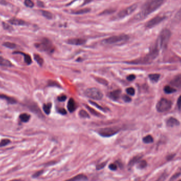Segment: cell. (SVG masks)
<instances>
[{"label":"cell","mask_w":181,"mask_h":181,"mask_svg":"<svg viewBox=\"0 0 181 181\" xmlns=\"http://www.w3.org/2000/svg\"><path fill=\"white\" fill-rule=\"evenodd\" d=\"M164 3V1L162 0H151L147 1L142 6L138 13L134 16V20L137 21L143 20L148 15L157 10Z\"/></svg>","instance_id":"1"},{"label":"cell","mask_w":181,"mask_h":181,"mask_svg":"<svg viewBox=\"0 0 181 181\" xmlns=\"http://www.w3.org/2000/svg\"><path fill=\"white\" fill-rule=\"evenodd\" d=\"M160 48L156 44L154 47L151 49V51L145 57H141L139 59L134 60L130 61L125 62L126 63L134 65H146L151 63L157 57L160 52Z\"/></svg>","instance_id":"2"},{"label":"cell","mask_w":181,"mask_h":181,"mask_svg":"<svg viewBox=\"0 0 181 181\" xmlns=\"http://www.w3.org/2000/svg\"><path fill=\"white\" fill-rule=\"evenodd\" d=\"M171 36V33L167 29H164L160 32L156 43L160 49H164L166 47Z\"/></svg>","instance_id":"3"},{"label":"cell","mask_w":181,"mask_h":181,"mask_svg":"<svg viewBox=\"0 0 181 181\" xmlns=\"http://www.w3.org/2000/svg\"><path fill=\"white\" fill-rule=\"evenodd\" d=\"M128 39L129 37L127 35H119L106 38L102 41V43L105 45H120L122 43L126 42Z\"/></svg>","instance_id":"4"},{"label":"cell","mask_w":181,"mask_h":181,"mask_svg":"<svg viewBox=\"0 0 181 181\" xmlns=\"http://www.w3.org/2000/svg\"><path fill=\"white\" fill-rule=\"evenodd\" d=\"M120 131V127H105L100 129L97 131L99 135L101 136L107 138L113 136L117 134Z\"/></svg>","instance_id":"5"},{"label":"cell","mask_w":181,"mask_h":181,"mask_svg":"<svg viewBox=\"0 0 181 181\" xmlns=\"http://www.w3.org/2000/svg\"><path fill=\"white\" fill-rule=\"evenodd\" d=\"M35 46L42 52H52L54 51L52 42L47 38L43 39L40 42L36 43Z\"/></svg>","instance_id":"6"},{"label":"cell","mask_w":181,"mask_h":181,"mask_svg":"<svg viewBox=\"0 0 181 181\" xmlns=\"http://www.w3.org/2000/svg\"><path fill=\"white\" fill-rule=\"evenodd\" d=\"M172 103L171 101L166 98L160 99L156 105V109L158 112L163 113L169 111L171 108Z\"/></svg>","instance_id":"7"},{"label":"cell","mask_w":181,"mask_h":181,"mask_svg":"<svg viewBox=\"0 0 181 181\" xmlns=\"http://www.w3.org/2000/svg\"><path fill=\"white\" fill-rule=\"evenodd\" d=\"M87 97L94 100H101L103 98L102 92L96 88H88L84 92Z\"/></svg>","instance_id":"8"},{"label":"cell","mask_w":181,"mask_h":181,"mask_svg":"<svg viewBox=\"0 0 181 181\" xmlns=\"http://www.w3.org/2000/svg\"><path fill=\"white\" fill-rule=\"evenodd\" d=\"M137 7H138L137 4L132 5L129 7L120 11V12L118 13L117 16L119 19H122V18H125L128 16H129L132 14V13L134 12Z\"/></svg>","instance_id":"9"},{"label":"cell","mask_w":181,"mask_h":181,"mask_svg":"<svg viewBox=\"0 0 181 181\" xmlns=\"http://www.w3.org/2000/svg\"><path fill=\"white\" fill-rule=\"evenodd\" d=\"M166 18V16H157L153 19H151L148 21L145 27L147 28H151L154 27L155 26H157L158 24H160L162 21H164Z\"/></svg>","instance_id":"10"},{"label":"cell","mask_w":181,"mask_h":181,"mask_svg":"<svg viewBox=\"0 0 181 181\" xmlns=\"http://www.w3.org/2000/svg\"><path fill=\"white\" fill-rule=\"evenodd\" d=\"M27 107L32 112L35 113V114L38 116L39 118H44V115L42 114L41 111L40 110V108L38 107L37 104L34 103V102H29L28 101L27 105Z\"/></svg>","instance_id":"11"},{"label":"cell","mask_w":181,"mask_h":181,"mask_svg":"<svg viewBox=\"0 0 181 181\" xmlns=\"http://www.w3.org/2000/svg\"><path fill=\"white\" fill-rule=\"evenodd\" d=\"M86 40L84 38H71L68 39V40L66 41V42L72 45H82L85 44L86 43Z\"/></svg>","instance_id":"12"},{"label":"cell","mask_w":181,"mask_h":181,"mask_svg":"<svg viewBox=\"0 0 181 181\" xmlns=\"http://www.w3.org/2000/svg\"><path fill=\"white\" fill-rule=\"evenodd\" d=\"M171 85L177 88H181V74L176 75L171 81Z\"/></svg>","instance_id":"13"},{"label":"cell","mask_w":181,"mask_h":181,"mask_svg":"<svg viewBox=\"0 0 181 181\" xmlns=\"http://www.w3.org/2000/svg\"><path fill=\"white\" fill-rule=\"evenodd\" d=\"M166 125L167 127H177L180 125V122L175 118H170L166 121Z\"/></svg>","instance_id":"14"},{"label":"cell","mask_w":181,"mask_h":181,"mask_svg":"<svg viewBox=\"0 0 181 181\" xmlns=\"http://www.w3.org/2000/svg\"><path fill=\"white\" fill-rule=\"evenodd\" d=\"M10 24L13 25H16V26H22L26 25V21H24L22 19H18V18H11L9 20Z\"/></svg>","instance_id":"15"},{"label":"cell","mask_w":181,"mask_h":181,"mask_svg":"<svg viewBox=\"0 0 181 181\" xmlns=\"http://www.w3.org/2000/svg\"><path fill=\"white\" fill-rule=\"evenodd\" d=\"M121 92V91L120 90H115L114 91L110 92L109 95V96L113 101H117L120 98Z\"/></svg>","instance_id":"16"},{"label":"cell","mask_w":181,"mask_h":181,"mask_svg":"<svg viewBox=\"0 0 181 181\" xmlns=\"http://www.w3.org/2000/svg\"><path fill=\"white\" fill-rule=\"evenodd\" d=\"M87 180V177L85 175L81 174L65 181H86Z\"/></svg>","instance_id":"17"},{"label":"cell","mask_w":181,"mask_h":181,"mask_svg":"<svg viewBox=\"0 0 181 181\" xmlns=\"http://www.w3.org/2000/svg\"><path fill=\"white\" fill-rule=\"evenodd\" d=\"M0 99H4L7 101V103L10 104H15L17 103V101L16 99L11 97L8 96L6 95L0 94Z\"/></svg>","instance_id":"18"},{"label":"cell","mask_w":181,"mask_h":181,"mask_svg":"<svg viewBox=\"0 0 181 181\" xmlns=\"http://www.w3.org/2000/svg\"><path fill=\"white\" fill-rule=\"evenodd\" d=\"M67 108L70 113H72L75 111L76 108V104L73 99L71 98L68 101L67 104Z\"/></svg>","instance_id":"19"},{"label":"cell","mask_w":181,"mask_h":181,"mask_svg":"<svg viewBox=\"0 0 181 181\" xmlns=\"http://www.w3.org/2000/svg\"><path fill=\"white\" fill-rule=\"evenodd\" d=\"M13 54H20L22 55L23 57H24V62L28 65H30L32 63V59H31L30 55L24 53L23 52H13Z\"/></svg>","instance_id":"20"},{"label":"cell","mask_w":181,"mask_h":181,"mask_svg":"<svg viewBox=\"0 0 181 181\" xmlns=\"http://www.w3.org/2000/svg\"><path fill=\"white\" fill-rule=\"evenodd\" d=\"M0 66L11 67L13 65H12V63L7 59H5L2 57H0Z\"/></svg>","instance_id":"21"},{"label":"cell","mask_w":181,"mask_h":181,"mask_svg":"<svg viewBox=\"0 0 181 181\" xmlns=\"http://www.w3.org/2000/svg\"><path fill=\"white\" fill-rule=\"evenodd\" d=\"M91 11V9L89 8H85L83 9L78 10H76V11H71L70 13L73 14H76V15H79V14H83L87 13Z\"/></svg>","instance_id":"22"},{"label":"cell","mask_w":181,"mask_h":181,"mask_svg":"<svg viewBox=\"0 0 181 181\" xmlns=\"http://www.w3.org/2000/svg\"><path fill=\"white\" fill-rule=\"evenodd\" d=\"M30 115L27 113H22L19 116V119L22 122H28L30 119Z\"/></svg>","instance_id":"23"},{"label":"cell","mask_w":181,"mask_h":181,"mask_svg":"<svg viewBox=\"0 0 181 181\" xmlns=\"http://www.w3.org/2000/svg\"><path fill=\"white\" fill-rule=\"evenodd\" d=\"M142 156L140 155H137L134 156V157L132 158V159L130 160L129 164H128V166L129 167H132V166H134L136 162H139L140 159H141Z\"/></svg>","instance_id":"24"},{"label":"cell","mask_w":181,"mask_h":181,"mask_svg":"<svg viewBox=\"0 0 181 181\" xmlns=\"http://www.w3.org/2000/svg\"><path fill=\"white\" fill-rule=\"evenodd\" d=\"M149 79L151 82L153 83H156L158 81V80L160 78V75L159 74L154 73V74H151L148 75Z\"/></svg>","instance_id":"25"},{"label":"cell","mask_w":181,"mask_h":181,"mask_svg":"<svg viewBox=\"0 0 181 181\" xmlns=\"http://www.w3.org/2000/svg\"><path fill=\"white\" fill-rule=\"evenodd\" d=\"M51 108H52V104L50 103H49L45 104L43 105V110L47 115H49L50 113Z\"/></svg>","instance_id":"26"},{"label":"cell","mask_w":181,"mask_h":181,"mask_svg":"<svg viewBox=\"0 0 181 181\" xmlns=\"http://www.w3.org/2000/svg\"><path fill=\"white\" fill-rule=\"evenodd\" d=\"M85 106H86V108H87V109H88V111H89V112L91 113L92 115H94L95 116H98V117H100V116H102L100 113L98 112L97 111H95V109H94L93 108H92V107H89L88 105H85Z\"/></svg>","instance_id":"27"},{"label":"cell","mask_w":181,"mask_h":181,"mask_svg":"<svg viewBox=\"0 0 181 181\" xmlns=\"http://www.w3.org/2000/svg\"><path fill=\"white\" fill-rule=\"evenodd\" d=\"M34 59L35 61L37 62V63L40 66H42L44 63V60L41 57H40L39 54H34Z\"/></svg>","instance_id":"28"},{"label":"cell","mask_w":181,"mask_h":181,"mask_svg":"<svg viewBox=\"0 0 181 181\" xmlns=\"http://www.w3.org/2000/svg\"><path fill=\"white\" fill-rule=\"evenodd\" d=\"M41 12L42 16H45L46 18L48 19H52L53 15L51 12H49L48 11H45V10H42V11H41Z\"/></svg>","instance_id":"29"},{"label":"cell","mask_w":181,"mask_h":181,"mask_svg":"<svg viewBox=\"0 0 181 181\" xmlns=\"http://www.w3.org/2000/svg\"><path fill=\"white\" fill-rule=\"evenodd\" d=\"M164 91L166 94H172V93L176 92V90L169 86H166L164 87Z\"/></svg>","instance_id":"30"},{"label":"cell","mask_w":181,"mask_h":181,"mask_svg":"<svg viewBox=\"0 0 181 181\" xmlns=\"http://www.w3.org/2000/svg\"><path fill=\"white\" fill-rule=\"evenodd\" d=\"M143 141L145 144H151L154 141L153 136L151 135H148L147 136H145L143 138Z\"/></svg>","instance_id":"31"},{"label":"cell","mask_w":181,"mask_h":181,"mask_svg":"<svg viewBox=\"0 0 181 181\" xmlns=\"http://www.w3.org/2000/svg\"><path fill=\"white\" fill-rule=\"evenodd\" d=\"M3 45L5 47H7L10 49H14V48H17L16 44L13 42H5L3 44Z\"/></svg>","instance_id":"32"},{"label":"cell","mask_w":181,"mask_h":181,"mask_svg":"<svg viewBox=\"0 0 181 181\" xmlns=\"http://www.w3.org/2000/svg\"><path fill=\"white\" fill-rule=\"evenodd\" d=\"M94 79H95L97 82H99L100 84L104 85V86H108V82L103 78H100V77H95Z\"/></svg>","instance_id":"33"},{"label":"cell","mask_w":181,"mask_h":181,"mask_svg":"<svg viewBox=\"0 0 181 181\" xmlns=\"http://www.w3.org/2000/svg\"><path fill=\"white\" fill-rule=\"evenodd\" d=\"M79 115L82 118H89V115L88 113H87V112L83 110V109H81L80 111L79 112Z\"/></svg>","instance_id":"34"},{"label":"cell","mask_w":181,"mask_h":181,"mask_svg":"<svg viewBox=\"0 0 181 181\" xmlns=\"http://www.w3.org/2000/svg\"><path fill=\"white\" fill-rule=\"evenodd\" d=\"M10 142H11V141L9 139H3L0 142V147H2L7 146V145L10 144Z\"/></svg>","instance_id":"35"},{"label":"cell","mask_w":181,"mask_h":181,"mask_svg":"<svg viewBox=\"0 0 181 181\" xmlns=\"http://www.w3.org/2000/svg\"><path fill=\"white\" fill-rule=\"evenodd\" d=\"M126 92L130 96H134L135 94V90L132 87H129L126 89Z\"/></svg>","instance_id":"36"},{"label":"cell","mask_w":181,"mask_h":181,"mask_svg":"<svg viewBox=\"0 0 181 181\" xmlns=\"http://www.w3.org/2000/svg\"><path fill=\"white\" fill-rule=\"evenodd\" d=\"M89 103L91 104L92 105H93V106H95V107H97V108L99 109L100 110H101L102 111H103V112H106V109L105 108H103L102 107H101V106H100L99 104H98L97 103H95V102H94V101H89Z\"/></svg>","instance_id":"37"},{"label":"cell","mask_w":181,"mask_h":181,"mask_svg":"<svg viewBox=\"0 0 181 181\" xmlns=\"http://www.w3.org/2000/svg\"><path fill=\"white\" fill-rule=\"evenodd\" d=\"M115 11V10L112 9H106L104 10L103 12H101L100 14V16H103V15H107V14H110L112 13Z\"/></svg>","instance_id":"38"},{"label":"cell","mask_w":181,"mask_h":181,"mask_svg":"<svg viewBox=\"0 0 181 181\" xmlns=\"http://www.w3.org/2000/svg\"><path fill=\"white\" fill-rule=\"evenodd\" d=\"M147 163L146 160H141L139 162V164H138V167L143 169V168H145L147 166Z\"/></svg>","instance_id":"39"},{"label":"cell","mask_w":181,"mask_h":181,"mask_svg":"<svg viewBox=\"0 0 181 181\" xmlns=\"http://www.w3.org/2000/svg\"><path fill=\"white\" fill-rule=\"evenodd\" d=\"M24 4L26 7H34V3L33 1L30 0H26L24 2Z\"/></svg>","instance_id":"40"},{"label":"cell","mask_w":181,"mask_h":181,"mask_svg":"<svg viewBox=\"0 0 181 181\" xmlns=\"http://www.w3.org/2000/svg\"><path fill=\"white\" fill-rule=\"evenodd\" d=\"M48 86H51V87H60V85L58 82H56L55 81H52L50 80L48 82Z\"/></svg>","instance_id":"41"},{"label":"cell","mask_w":181,"mask_h":181,"mask_svg":"<svg viewBox=\"0 0 181 181\" xmlns=\"http://www.w3.org/2000/svg\"><path fill=\"white\" fill-rule=\"evenodd\" d=\"M168 176V174L166 173H164L163 174L160 175V177L158 178L157 181H164Z\"/></svg>","instance_id":"42"},{"label":"cell","mask_w":181,"mask_h":181,"mask_svg":"<svg viewBox=\"0 0 181 181\" xmlns=\"http://www.w3.org/2000/svg\"><path fill=\"white\" fill-rule=\"evenodd\" d=\"M3 28L5 29V30H7V31H12L13 30V28H12V26H10L9 25L5 23V22H3Z\"/></svg>","instance_id":"43"},{"label":"cell","mask_w":181,"mask_h":181,"mask_svg":"<svg viewBox=\"0 0 181 181\" xmlns=\"http://www.w3.org/2000/svg\"><path fill=\"white\" fill-rule=\"evenodd\" d=\"M122 99L126 103H129V102L132 101V98L126 95H123L122 96Z\"/></svg>","instance_id":"44"},{"label":"cell","mask_w":181,"mask_h":181,"mask_svg":"<svg viewBox=\"0 0 181 181\" xmlns=\"http://www.w3.org/2000/svg\"><path fill=\"white\" fill-rule=\"evenodd\" d=\"M43 172H44L43 170H41V171L36 172L33 175V178H37L38 177H40V175L43 173Z\"/></svg>","instance_id":"45"},{"label":"cell","mask_w":181,"mask_h":181,"mask_svg":"<svg viewBox=\"0 0 181 181\" xmlns=\"http://www.w3.org/2000/svg\"><path fill=\"white\" fill-rule=\"evenodd\" d=\"M106 162H102L101 164H99L98 165H97V170H100V169L103 168L104 167H105V166L106 165Z\"/></svg>","instance_id":"46"},{"label":"cell","mask_w":181,"mask_h":181,"mask_svg":"<svg viewBox=\"0 0 181 181\" xmlns=\"http://www.w3.org/2000/svg\"><path fill=\"white\" fill-rule=\"evenodd\" d=\"M66 98H67L66 96L64 95H61V96L58 97V100L59 101L63 102V101H65L66 100Z\"/></svg>","instance_id":"47"},{"label":"cell","mask_w":181,"mask_h":181,"mask_svg":"<svg viewBox=\"0 0 181 181\" xmlns=\"http://www.w3.org/2000/svg\"><path fill=\"white\" fill-rule=\"evenodd\" d=\"M127 79L128 81H134L136 79V76L134 74H130V75H128L127 77Z\"/></svg>","instance_id":"48"},{"label":"cell","mask_w":181,"mask_h":181,"mask_svg":"<svg viewBox=\"0 0 181 181\" xmlns=\"http://www.w3.org/2000/svg\"><path fill=\"white\" fill-rule=\"evenodd\" d=\"M109 168L111 169V170H112V171H115L116 169H117V165L115 164H111L110 165H109Z\"/></svg>","instance_id":"49"},{"label":"cell","mask_w":181,"mask_h":181,"mask_svg":"<svg viewBox=\"0 0 181 181\" xmlns=\"http://www.w3.org/2000/svg\"><path fill=\"white\" fill-rule=\"evenodd\" d=\"M57 111H58V113L61 114L62 115H65L67 114V112H66V110L64 108H59V109H58Z\"/></svg>","instance_id":"50"},{"label":"cell","mask_w":181,"mask_h":181,"mask_svg":"<svg viewBox=\"0 0 181 181\" xmlns=\"http://www.w3.org/2000/svg\"><path fill=\"white\" fill-rule=\"evenodd\" d=\"M177 105L178 108H179L180 109H181V96L179 97V99H178L177 101Z\"/></svg>","instance_id":"51"},{"label":"cell","mask_w":181,"mask_h":181,"mask_svg":"<svg viewBox=\"0 0 181 181\" xmlns=\"http://www.w3.org/2000/svg\"><path fill=\"white\" fill-rule=\"evenodd\" d=\"M180 173H177L176 174H175L174 176H173L171 179V181H174L175 179H177V177H179V175H180Z\"/></svg>","instance_id":"52"},{"label":"cell","mask_w":181,"mask_h":181,"mask_svg":"<svg viewBox=\"0 0 181 181\" xmlns=\"http://www.w3.org/2000/svg\"><path fill=\"white\" fill-rule=\"evenodd\" d=\"M37 5L40 7H44V3L41 2V1H38L37 2Z\"/></svg>","instance_id":"53"},{"label":"cell","mask_w":181,"mask_h":181,"mask_svg":"<svg viewBox=\"0 0 181 181\" xmlns=\"http://www.w3.org/2000/svg\"><path fill=\"white\" fill-rule=\"evenodd\" d=\"M7 1H1V0H0V4L2 5H7Z\"/></svg>","instance_id":"54"},{"label":"cell","mask_w":181,"mask_h":181,"mask_svg":"<svg viewBox=\"0 0 181 181\" xmlns=\"http://www.w3.org/2000/svg\"><path fill=\"white\" fill-rule=\"evenodd\" d=\"M23 181L22 180H19V179H15V180H11V181Z\"/></svg>","instance_id":"55"},{"label":"cell","mask_w":181,"mask_h":181,"mask_svg":"<svg viewBox=\"0 0 181 181\" xmlns=\"http://www.w3.org/2000/svg\"><path fill=\"white\" fill-rule=\"evenodd\" d=\"M1 86H2V84H1V83L0 82V87H1Z\"/></svg>","instance_id":"56"},{"label":"cell","mask_w":181,"mask_h":181,"mask_svg":"<svg viewBox=\"0 0 181 181\" xmlns=\"http://www.w3.org/2000/svg\"><path fill=\"white\" fill-rule=\"evenodd\" d=\"M179 181H181V180H179Z\"/></svg>","instance_id":"57"}]
</instances>
